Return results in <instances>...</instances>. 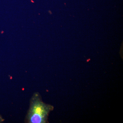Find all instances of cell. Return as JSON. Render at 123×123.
<instances>
[{
  "mask_svg": "<svg viewBox=\"0 0 123 123\" xmlns=\"http://www.w3.org/2000/svg\"><path fill=\"white\" fill-rule=\"evenodd\" d=\"M53 107L44 103L39 94L35 93L31 100L30 105L26 116L29 123H45L47 121L49 114Z\"/></svg>",
  "mask_w": 123,
  "mask_h": 123,
  "instance_id": "6da1fadb",
  "label": "cell"
},
{
  "mask_svg": "<svg viewBox=\"0 0 123 123\" xmlns=\"http://www.w3.org/2000/svg\"><path fill=\"white\" fill-rule=\"evenodd\" d=\"M4 121V119H3L0 116V123L2 122V121Z\"/></svg>",
  "mask_w": 123,
  "mask_h": 123,
  "instance_id": "7a4b0ae2",
  "label": "cell"
}]
</instances>
